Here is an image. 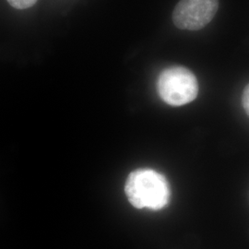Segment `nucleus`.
<instances>
[{
  "instance_id": "nucleus-1",
  "label": "nucleus",
  "mask_w": 249,
  "mask_h": 249,
  "mask_svg": "<svg viewBox=\"0 0 249 249\" xmlns=\"http://www.w3.org/2000/svg\"><path fill=\"white\" fill-rule=\"evenodd\" d=\"M125 196L137 209L159 211L168 204L171 196L169 183L160 173L149 168L132 171L124 186Z\"/></svg>"
},
{
  "instance_id": "nucleus-2",
  "label": "nucleus",
  "mask_w": 249,
  "mask_h": 249,
  "mask_svg": "<svg viewBox=\"0 0 249 249\" xmlns=\"http://www.w3.org/2000/svg\"><path fill=\"white\" fill-rule=\"evenodd\" d=\"M160 98L172 107L185 106L194 101L198 93L196 76L184 67L164 70L157 80Z\"/></svg>"
},
{
  "instance_id": "nucleus-3",
  "label": "nucleus",
  "mask_w": 249,
  "mask_h": 249,
  "mask_svg": "<svg viewBox=\"0 0 249 249\" xmlns=\"http://www.w3.org/2000/svg\"><path fill=\"white\" fill-rule=\"evenodd\" d=\"M219 0H180L173 12L174 24L181 30L197 31L214 18Z\"/></svg>"
},
{
  "instance_id": "nucleus-4",
  "label": "nucleus",
  "mask_w": 249,
  "mask_h": 249,
  "mask_svg": "<svg viewBox=\"0 0 249 249\" xmlns=\"http://www.w3.org/2000/svg\"><path fill=\"white\" fill-rule=\"evenodd\" d=\"M7 1L15 9H25L33 7L38 0H7Z\"/></svg>"
},
{
  "instance_id": "nucleus-5",
  "label": "nucleus",
  "mask_w": 249,
  "mask_h": 249,
  "mask_svg": "<svg viewBox=\"0 0 249 249\" xmlns=\"http://www.w3.org/2000/svg\"><path fill=\"white\" fill-rule=\"evenodd\" d=\"M242 103H243V107H244L246 113L249 116V83L246 86L245 89H244L243 97H242Z\"/></svg>"
}]
</instances>
